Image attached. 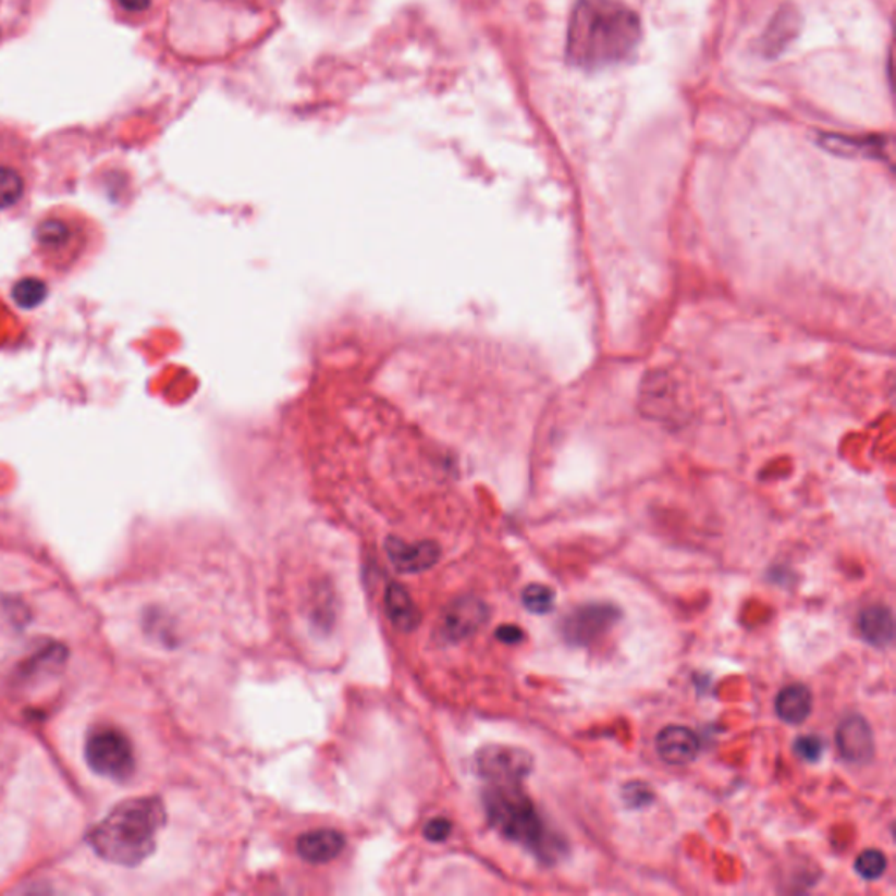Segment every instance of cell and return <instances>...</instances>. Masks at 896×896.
Wrapping results in <instances>:
<instances>
[{
  "instance_id": "cell-9",
  "label": "cell",
  "mask_w": 896,
  "mask_h": 896,
  "mask_svg": "<svg viewBox=\"0 0 896 896\" xmlns=\"http://www.w3.org/2000/svg\"><path fill=\"white\" fill-rule=\"evenodd\" d=\"M655 748L662 762L674 768H685L699 757L700 740L690 728L667 725L656 734Z\"/></svg>"
},
{
  "instance_id": "cell-13",
  "label": "cell",
  "mask_w": 896,
  "mask_h": 896,
  "mask_svg": "<svg viewBox=\"0 0 896 896\" xmlns=\"http://www.w3.org/2000/svg\"><path fill=\"white\" fill-rule=\"evenodd\" d=\"M384 601L389 621L397 630L414 633L419 627L422 615L405 587L400 584H389Z\"/></svg>"
},
{
  "instance_id": "cell-4",
  "label": "cell",
  "mask_w": 896,
  "mask_h": 896,
  "mask_svg": "<svg viewBox=\"0 0 896 896\" xmlns=\"http://www.w3.org/2000/svg\"><path fill=\"white\" fill-rule=\"evenodd\" d=\"M85 759L91 771L112 781L128 780L135 771L132 740L116 727L89 731L85 742Z\"/></svg>"
},
{
  "instance_id": "cell-23",
  "label": "cell",
  "mask_w": 896,
  "mask_h": 896,
  "mask_svg": "<svg viewBox=\"0 0 896 896\" xmlns=\"http://www.w3.org/2000/svg\"><path fill=\"white\" fill-rule=\"evenodd\" d=\"M451 834L452 821L446 818H433L424 825V837L428 838L429 843H443Z\"/></svg>"
},
{
  "instance_id": "cell-11",
  "label": "cell",
  "mask_w": 896,
  "mask_h": 896,
  "mask_svg": "<svg viewBox=\"0 0 896 896\" xmlns=\"http://www.w3.org/2000/svg\"><path fill=\"white\" fill-rule=\"evenodd\" d=\"M345 847V837L339 830H312L299 835L296 851L308 863H328L335 860Z\"/></svg>"
},
{
  "instance_id": "cell-16",
  "label": "cell",
  "mask_w": 896,
  "mask_h": 896,
  "mask_svg": "<svg viewBox=\"0 0 896 896\" xmlns=\"http://www.w3.org/2000/svg\"><path fill=\"white\" fill-rule=\"evenodd\" d=\"M25 179L13 167L0 165V212L19 206L25 197Z\"/></svg>"
},
{
  "instance_id": "cell-24",
  "label": "cell",
  "mask_w": 896,
  "mask_h": 896,
  "mask_svg": "<svg viewBox=\"0 0 896 896\" xmlns=\"http://www.w3.org/2000/svg\"><path fill=\"white\" fill-rule=\"evenodd\" d=\"M495 638L500 639L501 642L504 645H518V642H523L524 638V630L518 627V625H501L495 630Z\"/></svg>"
},
{
  "instance_id": "cell-1",
  "label": "cell",
  "mask_w": 896,
  "mask_h": 896,
  "mask_svg": "<svg viewBox=\"0 0 896 896\" xmlns=\"http://www.w3.org/2000/svg\"><path fill=\"white\" fill-rule=\"evenodd\" d=\"M641 39V20L621 0H578L567 27L566 59L581 71H604L629 62Z\"/></svg>"
},
{
  "instance_id": "cell-10",
  "label": "cell",
  "mask_w": 896,
  "mask_h": 896,
  "mask_svg": "<svg viewBox=\"0 0 896 896\" xmlns=\"http://www.w3.org/2000/svg\"><path fill=\"white\" fill-rule=\"evenodd\" d=\"M389 561L394 569L400 573L428 572L440 559V547L433 541H420V543H405L397 538H389L385 543Z\"/></svg>"
},
{
  "instance_id": "cell-20",
  "label": "cell",
  "mask_w": 896,
  "mask_h": 896,
  "mask_svg": "<svg viewBox=\"0 0 896 896\" xmlns=\"http://www.w3.org/2000/svg\"><path fill=\"white\" fill-rule=\"evenodd\" d=\"M13 298L16 299V304H19L20 307H37V305L42 304V299L46 298L45 282L39 281L36 277L22 279V281L14 284Z\"/></svg>"
},
{
  "instance_id": "cell-3",
  "label": "cell",
  "mask_w": 896,
  "mask_h": 896,
  "mask_svg": "<svg viewBox=\"0 0 896 896\" xmlns=\"http://www.w3.org/2000/svg\"><path fill=\"white\" fill-rule=\"evenodd\" d=\"M487 818L501 835L523 844L543 860L557 857L561 843L520 785H491L483 795Z\"/></svg>"
},
{
  "instance_id": "cell-6",
  "label": "cell",
  "mask_w": 896,
  "mask_h": 896,
  "mask_svg": "<svg viewBox=\"0 0 896 896\" xmlns=\"http://www.w3.org/2000/svg\"><path fill=\"white\" fill-rule=\"evenodd\" d=\"M475 765L478 774L491 785H523L535 768V759L523 748L489 745L478 749Z\"/></svg>"
},
{
  "instance_id": "cell-14",
  "label": "cell",
  "mask_w": 896,
  "mask_h": 896,
  "mask_svg": "<svg viewBox=\"0 0 896 896\" xmlns=\"http://www.w3.org/2000/svg\"><path fill=\"white\" fill-rule=\"evenodd\" d=\"M774 708L783 722L788 725H802L811 716V690L806 685H788L777 694Z\"/></svg>"
},
{
  "instance_id": "cell-25",
  "label": "cell",
  "mask_w": 896,
  "mask_h": 896,
  "mask_svg": "<svg viewBox=\"0 0 896 896\" xmlns=\"http://www.w3.org/2000/svg\"><path fill=\"white\" fill-rule=\"evenodd\" d=\"M116 2L128 13H143L151 5V0H116Z\"/></svg>"
},
{
  "instance_id": "cell-8",
  "label": "cell",
  "mask_w": 896,
  "mask_h": 896,
  "mask_svg": "<svg viewBox=\"0 0 896 896\" xmlns=\"http://www.w3.org/2000/svg\"><path fill=\"white\" fill-rule=\"evenodd\" d=\"M835 742L840 757L855 765L869 763L875 753L874 732L861 714H849L838 723Z\"/></svg>"
},
{
  "instance_id": "cell-18",
  "label": "cell",
  "mask_w": 896,
  "mask_h": 896,
  "mask_svg": "<svg viewBox=\"0 0 896 896\" xmlns=\"http://www.w3.org/2000/svg\"><path fill=\"white\" fill-rule=\"evenodd\" d=\"M823 146L830 151L840 152V155H879L881 152V140H852V138L834 137L825 135Z\"/></svg>"
},
{
  "instance_id": "cell-22",
  "label": "cell",
  "mask_w": 896,
  "mask_h": 896,
  "mask_svg": "<svg viewBox=\"0 0 896 896\" xmlns=\"http://www.w3.org/2000/svg\"><path fill=\"white\" fill-rule=\"evenodd\" d=\"M622 800H624L625 806L629 809H645L655 802V794H653V789H651L647 783L633 781V783H627L624 789H622Z\"/></svg>"
},
{
  "instance_id": "cell-15",
  "label": "cell",
  "mask_w": 896,
  "mask_h": 896,
  "mask_svg": "<svg viewBox=\"0 0 896 896\" xmlns=\"http://www.w3.org/2000/svg\"><path fill=\"white\" fill-rule=\"evenodd\" d=\"M798 32V13L797 11L783 8L777 13L774 22L771 23L768 34L763 37V48L765 53L777 54L785 50L789 40L797 36Z\"/></svg>"
},
{
  "instance_id": "cell-12",
  "label": "cell",
  "mask_w": 896,
  "mask_h": 896,
  "mask_svg": "<svg viewBox=\"0 0 896 896\" xmlns=\"http://www.w3.org/2000/svg\"><path fill=\"white\" fill-rule=\"evenodd\" d=\"M858 630L870 647H889L895 639L893 611L884 604H872L866 607L858 618Z\"/></svg>"
},
{
  "instance_id": "cell-21",
  "label": "cell",
  "mask_w": 896,
  "mask_h": 896,
  "mask_svg": "<svg viewBox=\"0 0 896 896\" xmlns=\"http://www.w3.org/2000/svg\"><path fill=\"white\" fill-rule=\"evenodd\" d=\"M794 749L798 759L808 763H817L823 759L826 745L823 737L817 736V734H806V736L795 739Z\"/></svg>"
},
{
  "instance_id": "cell-2",
  "label": "cell",
  "mask_w": 896,
  "mask_h": 896,
  "mask_svg": "<svg viewBox=\"0 0 896 896\" xmlns=\"http://www.w3.org/2000/svg\"><path fill=\"white\" fill-rule=\"evenodd\" d=\"M167 823L165 803L158 797L128 798L111 809L88 834L97 857L121 867H137L157 849Z\"/></svg>"
},
{
  "instance_id": "cell-19",
  "label": "cell",
  "mask_w": 896,
  "mask_h": 896,
  "mask_svg": "<svg viewBox=\"0 0 896 896\" xmlns=\"http://www.w3.org/2000/svg\"><path fill=\"white\" fill-rule=\"evenodd\" d=\"M886 869V855H884L883 851H879V849H867V851L860 852L857 861H855V870H857V874L860 875L861 879L869 881V883L883 877Z\"/></svg>"
},
{
  "instance_id": "cell-5",
  "label": "cell",
  "mask_w": 896,
  "mask_h": 896,
  "mask_svg": "<svg viewBox=\"0 0 896 896\" xmlns=\"http://www.w3.org/2000/svg\"><path fill=\"white\" fill-rule=\"evenodd\" d=\"M622 621L621 607L610 602H587L573 607L561 622L564 641L573 647H589L615 629Z\"/></svg>"
},
{
  "instance_id": "cell-7",
  "label": "cell",
  "mask_w": 896,
  "mask_h": 896,
  "mask_svg": "<svg viewBox=\"0 0 896 896\" xmlns=\"http://www.w3.org/2000/svg\"><path fill=\"white\" fill-rule=\"evenodd\" d=\"M489 621V606L474 596L455 599L440 616L438 634L445 641L457 642L469 638Z\"/></svg>"
},
{
  "instance_id": "cell-17",
  "label": "cell",
  "mask_w": 896,
  "mask_h": 896,
  "mask_svg": "<svg viewBox=\"0 0 896 896\" xmlns=\"http://www.w3.org/2000/svg\"><path fill=\"white\" fill-rule=\"evenodd\" d=\"M523 604L535 615H549L555 607V592L549 585H527L523 592Z\"/></svg>"
}]
</instances>
